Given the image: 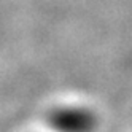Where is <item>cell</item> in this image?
<instances>
[{"instance_id":"6da1fadb","label":"cell","mask_w":132,"mask_h":132,"mask_svg":"<svg viewBox=\"0 0 132 132\" xmlns=\"http://www.w3.org/2000/svg\"><path fill=\"white\" fill-rule=\"evenodd\" d=\"M46 121L56 132H94L97 126V116L84 107L53 108Z\"/></svg>"}]
</instances>
